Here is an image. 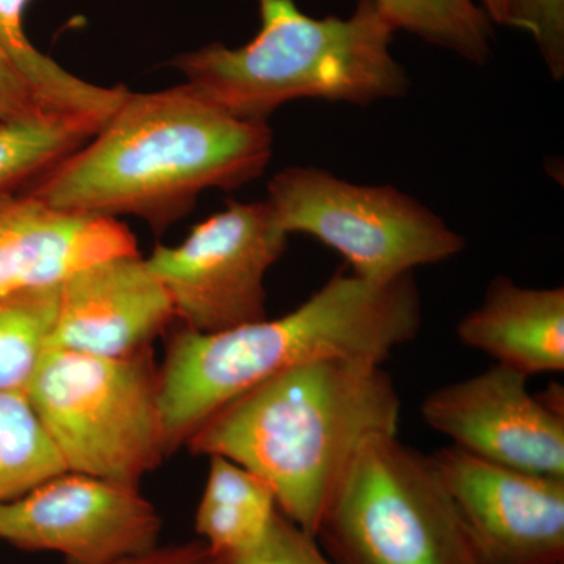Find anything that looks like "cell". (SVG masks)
I'll use <instances>...</instances> for the list:
<instances>
[{
    "label": "cell",
    "instance_id": "cell-1",
    "mask_svg": "<svg viewBox=\"0 0 564 564\" xmlns=\"http://www.w3.org/2000/svg\"><path fill=\"white\" fill-rule=\"evenodd\" d=\"M272 154L267 122L237 120L185 85L129 91L88 143L24 192L74 214L132 215L162 232L199 193L258 180Z\"/></svg>",
    "mask_w": 564,
    "mask_h": 564
},
{
    "label": "cell",
    "instance_id": "cell-2",
    "mask_svg": "<svg viewBox=\"0 0 564 564\" xmlns=\"http://www.w3.org/2000/svg\"><path fill=\"white\" fill-rule=\"evenodd\" d=\"M422 328L413 274L372 282L339 272L280 318L199 333L182 326L159 367V408L169 456L226 404L285 370L322 358L383 366Z\"/></svg>",
    "mask_w": 564,
    "mask_h": 564
},
{
    "label": "cell",
    "instance_id": "cell-3",
    "mask_svg": "<svg viewBox=\"0 0 564 564\" xmlns=\"http://www.w3.org/2000/svg\"><path fill=\"white\" fill-rule=\"evenodd\" d=\"M402 400L378 364L322 358L226 404L187 441L261 477L293 524L317 534L329 497L364 443L399 436Z\"/></svg>",
    "mask_w": 564,
    "mask_h": 564
},
{
    "label": "cell",
    "instance_id": "cell-4",
    "mask_svg": "<svg viewBox=\"0 0 564 564\" xmlns=\"http://www.w3.org/2000/svg\"><path fill=\"white\" fill-rule=\"evenodd\" d=\"M259 14L261 29L250 43H212L172 62L185 87L215 109L267 122L299 99L369 106L410 90L391 54L395 29L375 0H358L348 18H313L295 0H259Z\"/></svg>",
    "mask_w": 564,
    "mask_h": 564
},
{
    "label": "cell",
    "instance_id": "cell-5",
    "mask_svg": "<svg viewBox=\"0 0 564 564\" xmlns=\"http://www.w3.org/2000/svg\"><path fill=\"white\" fill-rule=\"evenodd\" d=\"M315 538L336 564H485L432 456L399 436L362 444Z\"/></svg>",
    "mask_w": 564,
    "mask_h": 564
},
{
    "label": "cell",
    "instance_id": "cell-6",
    "mask_svg": "<svg viewBox=\"0 0 564 564\" xmlns=\"http://www.w3.org/2000/svg\"><path fill=\"white\" fill-rule=\"evenodd\" d=\"M24 392L66 473L140 486L169 456L151 348L124 358L47 348Z\"/></svg>",
    "mask_w": 564,
    "mask_h": 564
},
{
    "label": "cell",
    "instance_id": "cell-7",
    "mask_svg": "<svg viewBox=\"0 0 564 564\" xmlns=\"http://www.w3.org/2000/svg\"><path fill=\"white\" fill-rule=\"evenodd\" d=\"M285 234H306L339 252L351 273L391 282L466 247L432 209L392 185L352 184L315 166H289L265 199Z\"/></svg>",
    "mask_w": 564,
    "mask_h": 564
},
{
    "label": "cell",
    "instance_id": "cell-8",
    "mask_svg": "<svg viewBox=\"0 0 564 564\" xmlns=\"http://www.w3.org/2000/svg\"><path fill=\"white\" fill-rule=\"evenodd\" d=\"M267 202H228L176 247L147 259L182 326L223 332L267 318L265 276L288 248Z\"/></svg>",
    "mask_w": 564,
    "mask_h": 564
},
{
    "label": "cell",
    "instance_id": "cell-9",
    "mask_svg": "<svg viewBox=\"0 0 564 564\" xmlns=\"http://www.w3.org/2000/svg\"><path fill=\"white\" fill-rule=\"evenodd\" d=\"M162 519L140 486L63 473L0 503V540L65 564H118L158 547Z\"/></svg>",
    "mask_w": 564,
    "mask_h": 564
},
{
    "label": "cell",
    "instance_id": "cell-10",
    "mask_svg": "<svg viewBox=\"0 0 564 564\" xmlns=\"http://www.w3.org/2000/svg\"><path fill=\"white\" fill-rule=\"evenodd\" d=\"M529 378L494 364L422 402L423 422L454 447L522 473L564 477L562 388L533 395Z\"/></svg>",
    "mask_w": 564,
    "mask_h": 564
},
{
    "label": "cell",
    "instance_id": "cell-11",
    "mask_svg": "<svg viewBox=\"0 0 564 564\" xmlns=\"http://www.w3.org/2000/svg\"><path fill=\"white\" fill-rule=\"evenodd\" d=\"M430 456L485 564L564 563V477L510 469L454 445Z\"/></svg>",
    "mask_w": 564,
    "mask_h": 564
},
{
    "label": "cell",
    "instance_id": "cell-12",
    "mask_svg": "<svg viewBox=\"0 0 564 564\" xmlns=\"http://www.w3.org/2000/svg\"><path fill=\"white\" fill-rule=\"evenodd\" d=\"M176 313L139 252L91 263L61 285L50 348L124 358L151 348Z\"/></svg>",
    "mask_w": 564,
    "mask_h": 564
},
{
    "label": "cell",
    "instance_id": "cell-13",
    "mask_svg": "<svg viewBox=\"0 0 564 564\" xmlns=\"http://www.w3.org/2000/svg\"><path fill=\"white\" fill-rule=\"evenodd\" d=\"M117 218L74 214L28 192L0 195V296L55 288L91 263L133 254Z\"/></svg>",
    "mask_w": 564,
    "mask_h": 564
},
{
    "label": "cell",
    "instance_id": "cell-14",
    "mask_svg": "<svg viewBox=\"0 0 564 564\" xmlns=\"http://www.w3.org/2000/svg\"><path fill=\"white\" fill-rule=\"evenodd\" d=\"M456 334L466 347L527 378L563 372L564 289L522 288L508 276L494 278Z\"/></svg>",
    "mask_w": 564,
    "mask_h": 564
},
{
    "label": "cell",
    "instance_id": "cell-15",
    "mask_svg": "<svg viewBox=\"0 0 564 564\" xmlns=\"http://www.w3.org/2000/svg\"><path fill=\"white\" fill-rule=\"evenodd\" d=\"M209 458L195 529L215 555L229 558L261 543L280 508L261 477L223 456Z\"/></svg>",
    "mask_w": 564,
    "mask_h": 564
},
{
    "label": "cell",
    "instance_id": "cell-16",
    "mask_svg": "<svg viewBox=\"0 0 564 564\" xmlns=\"http://www.w3.org/2000/svg\"><path fill=\"white\" fill-rule=\"evenodd\" d=\"M33 0H0V43L21 76L50 113L104 126L129 95L124 87H101L74 76L33 46L25 13Z\"/></svg>",
    "mask_w": 564,
    "mask_h": 564
},
{
    "label": "cell",
    "instance_id": "cell-17",
    "mask_svg": "<svg viewBox=\"0 0 564 564\" xmlns=\"http://www.w3.org/2000/svg\"><path fill=\"white\" fill-rule=\"evenodd\" d=\"M99 129L95 122L66 115L0 121V195L31 187Z\"/></svg>",
    "mask_w": 564,
    "mask_h": 564
},
{
    "label": "cell",
    "instance_id": "cell-18",
    "mask_svg": "<svg viewBox=\"0 0 564 564\" xmlns=\"http://www.w3.org/2000/svg\"><path fill=\"white\" fill-rule=\"evenodd\" d=\"M397 31H404L475 65L492 52V22L475 0H375Z\"/></svg>",
    "mask_w": 564,
    "mask_h": 564
},
{
    "label": "cell",
    "instance_id": "cell-19",
    "mask_svg": "<svg viewBox=\"0 0 564 564\" xmlns=\"http://www.w3.org/2000/svg\"><path fill=\"white\" fill-rule=\"evenodd\" d=\"M66 473L25 392L0 393V503Z\"/></svg>",
    "mask_w": 564,
    "mask_h": 564
},
{
    "label": "cell",
    "instance_id": "cell-20",
    "mask_svg": "<svg viewBox=\"0 0 564 564\" xmlns=\"http://www.w3.org/2000/svg\"><path fill=\"white\" fill-rule=\"evenodd\" d=\"M61 285L0 296V393L25 391L50 348Z\"/></svg>",
    "mask_w": 564,
    "mask_h": 564
},
{
    "label": "cell",
    "instance_id": "cell-21",
    "mask_svg": "<svg viewBox=\"0 0 564 564\" xmlns=\"http://www.w3.org/2000/svg\"><path fill=\"white\" fill-rule=\"evenodd\" d=\"M505 25L532 36L555 80L564 77V0H510Z\"/></svg>",
    "mask_w": 564,
    "mask_h": 564
},
{
    "label": "cell",
    "instance_id": "cell-22",
    "mask_svg": "<svg viewBox=\"0 0 564 564\" xmlns=\"http://www.w3.org/2000/svg\"><path fill=\"white\" fill-rule=\"evenodd\" d=\"M221 560L225 564H336L322 551L314 534L293 524L281 511L261 543L243 554Z\"/></svg>",
    "mask_w": 564,
    "mask_h": 564
},
{
    "label": "cell",
    "instance_id": "cell-23",
    "mask_svg": "<svg viewBox=\"0 0 564 564\" xmlns=\"http://www.w3.org/2000/svg\"><path fill=\"white\" fill-rule=\"evenodd\" d=\"M50 113L33 95L0 43V121L22 120Z\"/></svg>",
    "mask_w": 564,
    "mask_h": 564
},
{
    "label": "cell",
    "instance_id": "cell-24",
    "mask_svg": "<svg viewBox=\"0 0 564 564\" xmlns=\"http://www.w3.org/2000/svg\"><path fill=\"white\" fill-rule=\"evenodd\" d=\"M118 564H225L220 556L199 541L152 549L147 554L133 556Z\"/></svg>",
    "mask_w": 564,
    "mask_h": 564
},
{
    "label": "cell",
    "instance_id": "cell-25",
    "mask_svg": "<svg viewBox=\"0 0 564 564\" xmlns=\"http://www.w3.org/2000/svg\"><path fill=\"white\" fill-rule=\"evenodd\" d=\"M475 2L485 11L486 17L491 20L492 24L505 25L510 0H475Z\"/></svg>",
    "mask_w": 564,
    "mask_h": 564
},
{
    "label": "cell",
    "instance_id": "cell-26",
    "mask_svg": "<svg viewBox=\"0 0 564 564\" xmlns=\"http://www.w3.org/2000/svg\"><path fill=\"white\" fill-rule=\"evenodd\" d=\"M562 564H564V563H562Z\"/></svg>",
    "mask_w": 564,
    "mask_h": 564
}]
</instances>
